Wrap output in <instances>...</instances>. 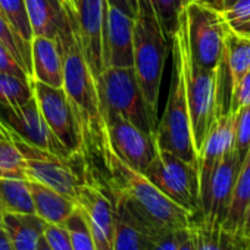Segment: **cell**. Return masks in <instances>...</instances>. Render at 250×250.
I'll use <instances>...</instances> for the list:
<instances>
[{
	"mask_svg": "<svg viewBox=\"0 0 250 250\" xmlns=\"http://www.w3.org/2000/svg\"><path fill=\"white\" fill-rule=\"evenodd\" d=\"M63 3L66 12L65 22L56 36L63 62L62 88L71 100L81 125L84 156L96 155L102 161L107 146V136L97 93V84L83 52L71 2L63 0Z\"/></svg>",
	"mask_w": 250,
	"mask_h": 250,
	"instance_id": "6da1fadb",
	"label": "cell"
},
{
	"mask_svg": "<svg viewBox=\"0 0 250 250\" xmlns=\"http://www.w3.org/2000/svg\"><path fill=\"white\" fill-rule=\"evenodd\" d=\"M102 162L106 168L110 197L130 208L145 224L162 232L191 227L196 215L167 197L142 172L124 164L109 146L104 149Z\"/></svg>",
	"mask_w": 250,
	"mask_h": 250,
	"instance_id": "7a4b0ae2",
	"label": "cell"
},
{
	"mask_svg": "<svg viewBox=\"0 0 250 250\" xmlns=\"http://www.w3.org/2000/svg\"><path fill=\"white\" fill-rule=\"evenodd\" d=\"M171 46H174L183 62L184 83L187 104L191 124V136L194 149L199 155L202 145L212 128L213 122L219 116V85H218V69H203L199 68L190 56L186 17L184 11L180 14L178 27L172 36Z\"/></svg>",
	"mask_w": 250,
	"mask_h": 250,
	"instance_id": "3957f363",
	"label": "cell"
},
{
	"mask_svg": "<svg viewBox=\"0 0 250 250\" xmlns=\"http://www.w3.org/2000/svg\"><path fill=\"white\" fill-rule=\"evenodd\" d=\"M169 43L161 28L150 0H137V15L134 18L133 50L134 72L146 104L158 119L159 90Z\"/></svg>",
	"mask_w": 250,
	"mask_h": 250,
	"instance_id": "277c9868",
	"label": "cell"
},
{
	"mask_svg": "<svg viewBox=\"0 0 250 250\" xmlns=\"http://www.w3.org/2000/svg\"><path fill=\"white\" fill-rule=\"evenodd\" d=\"M172 49V75L168 93L167 106L161 121L155 128L156 146L162 150L171 152L186 162L197 165V152L194 149L191 124L186 94V83L183 72V62L178 50Z\"/></svg>",
	"mask_w": 250,
	"mask_h": 250,
	"instance_id": "5b68a950",
	"label": "cell"
},
{
	"mask_svg": "<svg viewBox=\"0 0 250 250\" xmlns=\"http://www.w3.org/2000/svg\"><path fill=\"white\" fill-rule=\"evenodd\" d=\"M102 115H118L147 134H155L158 119L150 113L134 68H104L96 81Z\"/></svg>",
	"mask_w": 250,
	"mask_h": 250,
	"instance_id": "8992f818",
	"label": "cell"
},
{
	"mask_svg": "<svg viewBox=\"0 0 250 250\" xmlns=\"http://www.w3.org/2000/svg\"><path fill=\"white\" fill-rule=\"evenodd\" d=\"M183 11L191 61L199 68L218 69L228 30L221 12L203 0H190Z\"/></svg>",
	"mask_w": 250,
	"mask_h": 250,
	"instance_id": "52a82bcc",
	"label": "cell"
},
{
	"mask_svg": "<svg viewBox=\"0 0 250 250\" xmlns=\"http://www.w3.org/2000/svg\"><path fill=\"white\" fill-rule=\"evenodd\" d=\"M11 134L14 143L20 149L24 159V174L25 180L42 183L58 193L77 202V193L83 183L87 181V171L83 174L75 168L77 161L85 158L66 159L58 156L52 152L33 146L18 137L14 131L6 128Z\"/></svg>",
	"mask_w": 250,
	"mask_h": 250,
	"instance_id": "ba28073f",
	"label": "cell"
},
{
	"mask_svg": "<svg viewBox=\"0 0 250 250\" xmlns=\"http://www.w3.org/2000/svg\"><path fill=\"white\" fill-rule=\"evenodd\" d=\"M142 174L172 202L196 216L200 215L197 165L158 147L153 161Z\"/></svg>",
	"mask_w": 250,
	"mask_h": 250,
	"instance_id": "9c48e42d",
	"label": "cell"
},
{
	"mask_svg": "<svg viewBox=\"0 0 250 250\" xmlns=\"http://www.w3.org/2000/svg\"><path fill=\"white\" fill-rule=\"evenodd\" d=\"M37 106L55 137L75 158L84 156V140L77 112L62 87L31 81Z\"/></svg>",
	"mask_w": 250,
	"mask_h": 250,
	"instance_id": "30bf717a",
	"label": "cell"
},
{
	"mask_svg": "<svg viewBox=\"0 0 250 250\" xmlns=\"http://www.w3.org/2000/svg\"><path fill=\"white\" fill-rule=\"evenodd\" d=\"M0 122L33 146H37L66 159L75 158L62 146V143L49 128L34 96L25 103L17 106L0 103Z\"/></svg>",
	"mask_w": 250,
	"mask_h": 250,
	"instance_id": "8fae6325",
	"label": "cell"
},
{
	"mask_svg": "<svg viewBox=\"0 0 250 250\" xmlns=\"http://www.w3.org/2000/svg\"><path fill=\"white\" fill-rule=\"evenodd\" d=\"M109 149L130 168L143 172L153 161L158 146L155 134H147L118 115H104Z\"/></svg>",
	"mask_w": 250,
	"mask_h": 250,
	"instance_id": "7c38bea8",
	"label": "cell"
},
{
	"mask_svg": "<svg viewBox=\"0 0 250 250\" xmlns=\"http://www.w3.org/2000/svg\"><path fill=\"white\" fill-rule=\"evenodd\" d=\"M77 205L87 219L96 250H113L115 241V208L110 194L91 180L81 184L77 193Z\"/></svg>",
	"mask_w": 250,
	"mask_h": 250,
	"instance_id": "4fadbf2b",
	"label": "cell"
},
{
	"mask_svg": "<svg viewBox=\"0 0 250 250\" xmlns=\"http://www.w3.org/2000/svg\"><path fill=\"white\" fill-rule=\"evenodd\" d=\"M85 61L97 81L103 72V24L106 0H69Z\"/></svg>",
	"mask_w": 250,
	"mask_h": 250,
	"instance_id": "5bb4252c",
	"label": "cell"
},
{
	"mask_svg": "<svg viewBox=\"0 0 250 250\" xmlns=\"http://www.w3.org/2000/svg\"><path fill=\"white\" fill-rule=\"evenodd\" d=\"M134 18L122 9L106 3L103 24V66L133 68Z\"/></svg>",
	"mask_w": 250,
	"mask_h": 250,
	"instance_id": "9a60e30c",
	"label": "cell"
},
{
	"mask_svg": "<svg viewBox=\"0 0 250 250\" xmlns=\"http://www.w3.org/2000/svg\"><path fill=\"white\" fill-rule=\"evenodd\" d=\"M241 162L232 150L215 168L208 193L200 205V218L206 224L224 225Z\"/></svg>",
	"mask_w": 250,
	"mask_h": 250,
	"instance_id": "2e32d148",
	"label": "cell"
},
{
	"mask_svg": "<svg viewBox=\"0 0 250 250\" xmlns=\"http://www.w3.org/2000/svg\"><path fill=\"white\" fill-rule=\"evenodd\" d=\"M234 119L235 113L227 110L221 113L209 130L202 149L197 155L199 168V188H200V205L208 193V187L212 174L218 164L234 150Z\"/></svg>",
	"mask_w": 250,
	"mask_h": 250,
	"instance_id": "e0dca14e",
	"label": "cell"
},
{
	"mask_svg": "<svg viewBox=\"0 0 250 250\" xmlns=\"http://www.w3.org/2000/svg\"><path fill=\"white\" fill-rule=\"evenodd\" d=\"M33 80L50 87H62L63 62L62 52L56 39L33 36L30 46Z\"/></svg>",
	"mask_w": 250,
	"mask_h": 250,
	"instance_id": "ac0fdd59",
	"label": "cell"
},
{
	"mask_svg": "<svg viewBox=\"0 0 250 250\" xmlns=\"http://www.w3.org/2000/svg\"><path fill=\"white\" fill-rule=\"evenodd\" d=\"M250 71V39L237 36L227 30L225 44H224V55L221 65L218 68V100L224 85H227L228 100L232 88L237 83L243 78V75Z\"/></svg>",
	"mask_w": 250,
	"mask_h": 250,
	"instance_id": "d6986e66",
	"label": "cell"
},
{
	"mask_svg": "<svg viewBox=\"0 0 250 250\" xmlns=\"http://www.w3.org/2000/svg\"><path fill=\"white\" fill-rule=\"evenodd\" d=\"M28 190L31 193L34 212L44 222L55 225H65L68 216L77 209V202L58 193L56 190L37 183L27 180Z\"/></svg>",
	"mask_w": 250,
	"mask_h": 250,
	"instance_id": "ffe728a7",
	"label": "cell"
},
{
	"mask_svg": "<svg viewBox=\"0 0 250 250\" xmlns=\"http://www.w3.org/2000/svg\"><path fill=\"white\" fill-rule=\"evenodd\" d=\"M2 228L14 250H39L44 221L36 213L3 212Z\"/></svg>",
	"mask_w": 250,
	"mask_h": 250,
	"instance_id": "44dd1931",
	"label": "cell"
},
{
	"mask_svg": "<svg viewBox=\"0 0 250 250\" xmlns=\"http://www.w3.org/2000/svg\"><path fill=\"white\" fill-rule=\"evenodd\" d=\"M196 250H249L241 235L228 231L224 225L206 224L200 215L190 227Z\"/></svg>",
	"mask_w": 250,
	"mask_h": 250,
	"instance_id": "7402d4cb",
	"label": "cell"
},
{
	"mask_svg": "<svg viewBox=\"0 0 250 250\" xmlns=\"http://www.w3.org/2000/svg\"><path fill=\"white\" fill-rule=\"evenodd\" d=\"M33 36L56 39L65 22L63 0H25Z\"/></svg>",
	"mask_w": 250,
	"mask_h": 250,
	"instance_id": "603a6c76",
	"label": "cell"
},
{
	"mask_svg": "<svg viewBox=\"0 0 250 250\" xmlns=\"http://www.w3.org/2000/svg\"><path fill=\"white\" fill-rule=\"evenodd\" d=\"M249 202H250V150L247 152L246 158L243 159L240 171L237 174L232 199L229 203L227 218L224 221V227L228 231L240 235L243 215H244V210H246Z\"/></svg>",
	"mask_w": 250,
	"mask_h": 250,
	"instance_id": "cb8c5ba5",
	"label": "cell"
},
{
	"mask_svg": "<svg viewBox=\"0 0 250 250\" xmlns=\"http://www.w3.org/2000/svg\"><path fill=\"white\" fill-rule=\"evenodd\" d=\"M0 206L3 212L36 213L27 180L0 177Z\"/></svg>",
	"mask_w": 250,
	"mask_h": 250,
	"instance_id": "d4e9b609",
	"label": "cell"
},
{
	"mask_svg": "<svg viewBox=\"0 0 250 250\" xmlns=\"http://www.w3.org/2000/svg\"><path fill=\"white\" fill-rule=\"evenodd\" d=\"M0 14L6 20L22 47L30 53L33 30L27 14L25 0H0Z\"/></svg>",
	"mask_w": 250,
	"mask_h": 250,
	"instance_id": "484cf974",
	"label": "cell"
},
{
	"mask_svg": "<svg viewBox=\"0 0 250 250\" xmlns=\"http://www.w3.org/2000/svg\"><path fill=\"white\" fill-rule=\"evenodd\" d=\"M0 177L25 180L22 155L2 122H0Z\"/></svg>",
	"mask_w": 250,
	"mask_h": 250,
	"instance_id": "4316f807",
	"label": "cell"
},
{
	"mask_svg": "<svg viewBox=\"0 0 250 250\" xmlns=\"http://www.w3.org/2000/svg\"><path fill=\"white\" fill-rule=\"evenodd\" d=\"M155 241L115 212L113 250H153Z\"/></svg>",
	"mask_w": 250,
	"mask_h": 250,
	"instance_id": "83f0119b",
	"label": "cell"
},
{
	"mask_svg": "<svg viewBox=\"0 0 250 250\" xmlns=\"http://www.w3.org/2000/svg\"><path fill=\"white\" fill-rule=\"evenodd\" d=\"M33 96L31 81L8 72H0V103L17 106L25 103Z\"/></svg>",
	"mask_w": 250,
	"mask_h": 250,
	"instance_id": "f1b7e54d",
	"label": "cell"
},
{
	"mask_svg": "<svg viewBox=\"0 0 250 250\" xmlns=\"http://www.w3.org/2000/svg\"><path fill=\"white\" fill-rule=\"evenodd\" d=\"M167 42L171 46L172 36L178 27V18L190 0H150Z\"/></svg>",
	"mask_w": 250,
	"mask_h": 250,
	"instance_id": "f546056e",
	"label": "cell"
},
{
	"mask_svg": "<svg viewBox=\"0 0 250 250\" xmlns=\"http://www.w3.org/2000/svg\"><path fill=\"white\" fill-rule=\"evenodd\" d=\"M221 15L231 33L250 39V0H235Z\"/></svg>",
	"mask_w": 250,
	"mask_h": 250,
	"instance_id": "4dcf8cb0",
	"label": "cell"
},
{
	"mask_svg": "<svg viewBox=\"0 0 250 250\" xmlns=\"http://www.w3.org/2000/svg\"><path fill=\"white\" fill-rule=\"evenodd\" d=\"M65 228L68 229L74 250H96L87 219L83 215L78 205L77 209L65 221Z\"/></svg>",
	"mask_w": 250,
	"mask_h": 250,
	"instance_id": "1f68e13d",
	"label": "cell"
},
{
	"mask_svg": "<svg viewBox=\"0 0 250 250\" xmlns=\"http://www.w3.org/2000/svg\"><path fill=\"white\" fill-rule=\"evenodd\" d=\"M234 153L243 161L250 150V104L234 112Z\"/></svg>",
	"mask_w": 250,
	"mask_h": 250,
	"instance_id": "d6a6232c",
	"label": "cell"
},
{
	"mask_svg": "<svg viewBox=\"0 0 250 250\" xmlns=\"http://www.w3.org/2000/svg\"><path fill=\"white\" fill-rule=\"evenodd\" d=\"M0 42H2L8 50L14 55V58L20 62V65L24 68V71L27 72L30 81L33 80V72H31V56L30 53L22 47V44L20 43V40L17 39V36L14 34V31L11 30L9 24L6 22V20L3 18V15L0 14Z\"/></svg>",
	"mask_w": 250,
	"mask_h": 250,
	"instance_id": "836d02e7",
	"label": "cell"
},
{
	"mask_svg": "<svg viewBox=\"0 0 250 250\" xmlns=\"http://www.w3.org/2000/svg\"><path fill=\"white\" fill-rule=\"evenodd\" d=\"M43 235L52 250H74L71 237L65 225H55V224L44 222Z\"/></svg>",
	"mask_w": 250,
	"mask_h": 250,
	"instance_id": "e575fe53",
	"label": "cell"
},
{
	"mask_svg": "<svg viewBox=\"0 0 250 250\" xmlns=\"http://www.w3.org/2000/svg\"><path fill=\"white\" fill-rule=\"evenodd\" d=\"M247 104H250V71H247L232 88L228 100V110L235 112Z\"/></svg>",
	"mask_w": 250,
	"mask_h": 250,
	"instance_id": "d590c367",
	"label": "cell"
},
{
	"mask_svg": "<svg viewBox=\"0 0 250 250\" xmlns=\"http://www.w3.org/2000/svg\"><path fill=\"white\" fill-rule=\"evenodd\" d=\"M0 72H8L12 75H18V77L27 78L30 81L24 68L20 65V62L14 58V55L8 50V47L2 42H0Z\"/></svg>",
	"mask_w": 250,
	"mask_h": 250,
	"instance_id": "8d00e7d4",
	"label": "cell"
},
{
	"mask_svg": "<svg viewBox=\"0 0 250 250\" xmlns=\"http://www.w3.org/2000/svg\"><path fill=\"white\" fill-rule=\"evenodd\" d=\"M188 235H190V228L171 231L155 243L153 250H178L183 241L188 238Z\"/></svg>",
	"mask_w": 250,
	"mask_h": 250,
	"instance_id": "74e56055",
	"label": "cell"
},
{
	"mask_svg": "<svg viewBox=\"0 0 250 250\" xmlns=\"http://www.w3.org/2000/svg\"><path fill=\"white\" fill-rule=\"evenodd\" d=\"M106 2L112 6L122 9L133 18H136L137 15V0H106Z\"/></svg>",
	"mask_w": 250,
	"mask_h": 250,
	"instance_id": "f35d334b",
	"label": "cell"
},
{
	"mask_svg": "<svg viewBox=\"0 0 250 250\" xmlns=\"http://www.w3.org/2000/svg\"><path fill=\"white\" fill-rule=\"evenodd\" d=\"M240 235L243 237V240L246 241L249 250H250V202L247 203V208L244 210L243 215V221H241V228H240Z\"/></svg>",
	"mask_w": 250,
	"mask_h": 250,
	"instance_id": "ab89813d",
	"label": "cell"
},
{
	"mask_svg": "<svg viewBox=\"0 0 250 250\" xmlns=\"http://www.w3.org/2000/svg\"><path fill=\"white\" fill-rule=\"evenodd\" d=\"M203 2H206L208 5H210L212 8H215L216 11H224L227 9L228 6H231L235 0H203Z\"/></svg>",
	"mask_w": 250,
	"mask_h": 250,
	"instance_id": "60d3db41",
	"label": "cell"
},
{
	"mask_svg": "<svg viewBox=\"0 0 250 250\" xmlns=\"http://www.w3.org/2000/svg\"><path fill=\"white\" fill-rule=\"evenodd\" d=\"M0 250H14L11 243H9V238L6 235V232L3 231V228L0 229Z\"/></svg>",
	"mask_w": 250,
	"mask_h": 250,
	"instance_id": "b9f144b4",
	"label": "cell"
},
{
	"mask_svg": "<svg viewBox=\"0 0 250 250\" xmlns=\"http://www.w3.org/2000/svg\"><path fill=\"white\" fill-rule=\"evenodd\" d=\"M178 250H196L194 243H193V240H191V235H188V238L183 241V244L180 246Z\"/></svg>",
	"mask_w": 250,
	"mask_h": 250,
	"instance_id": "7bdbcfd3",
	"label": "cell"
},
{
	"mask_svg": "<svg viewBox=\"0 0 250 250\" xmlns=\"http://www.w3.org/2000/svg\"><path fill=\"white\" fill-rule=\"evenodd\" d=\"M39 250H52V249H50V246L47 244V241H46L44 235H43V237H42V240H40V244H39Z\"/></svg>",
	"mask_w": 250,
	"mask_h": 250,
	"instance_id": "ee69618b",
	"label": "cell"
},
{
	"mask_svg": "<svg viewBox=\"0 0 250 250\" xmlns=\"http://www.w3.org/2000/svg\"><path fill=\"white\" fill-rule=\"evenodd\" d=\"M2 225H3V209L0 206V229H2Z\"/></svg>",
	"mask_w": 250,
	"mask_h": 250,
	"instance_id": "f6af8a7d",
	"label": "cell"
}]
</instances>
